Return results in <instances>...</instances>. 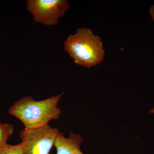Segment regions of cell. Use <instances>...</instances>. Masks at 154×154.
Here are the masks:
<instances>
[{"label":"cell","mask_w":154,"mask_h":154,"mask_svg":"<svg viewBox=\"0 0 154 154\" xmlns=\"http://www.w3.org/2000/svg\"><path fill=\"white\" fill-rule=\"evenodd\" d=\"M14 131L13 125L0 122V148L7 144V141Z\"/></svg>","instance_id":"obj_6"},{"label":"cell","mask_w":154,"mask_h":154,"mask_svg":"<svg viewBox=\"0 0 154 154\" xmlns=\"http://www.w3.org/2000/svg\"><path fill=\"white\" fill-rule=\"evenodd\" d=\"M63 49L75 63L88 69L101 63L105 57L101 38L89 28H79L75 34L69 36Z\"/></svg>","instance_id":"obj_2"},{"label":"cell","mask_w":154,"mask_h":154,"mask_svg":"<svg viewBox=\"0 0 154 154\" xmlns=\"http://www.w3.org/2000/svg\"><path fill=\"white\" fill-rule=\"evenodd\" d=\"M60 131L48 125L20 133L24 154H49Z\"/></svg>","instance_id":"obj_3"},{"label":"cell","mask_w":154,"mask_h":154,"mask_svg":"<svg viewBox=\"0 0 154 154\" xmlns=\"http://www.w3.org/2000/svg\"><path fill=\"white\" fill-rule=\"evenodd\" d=\"M26 3L27 11L33 20L46 26L57 24L69 7L67 0H28Z\"/></svg>","instance_id":"obj_4"},{"label":"cell","mask_w":154,"mask_h":154,"mask_svg":"<svg viewBox=\"0 0 154 154\" xmlns=\"http://www.w3.org/2000/svg\"><path fill=\"white\" fill-rule=\"evenodd\" d=\"M0 154H24L22 143L15 145L6 144L0 148Z\"/></svg>","instance_id":"obj_7"},{"label":"cell","mask_w":154,"mask_h":154,"mask_svg":"<svg viewBox=\"0 0 154 154\" xmlns=\"http://www.w3.org/2000/svg\"><path fill=\"white\" fill-rule=\"evenodd\" d=\"M63 94L40 101H36L30 96H25L14 103L8 112L19 119L25 129L42 127L51 120L59 119L61 110L57 105Z\"/></svg>","instance_id":"obj_1"},{"label":"cell","mask_w":154,"mask_h":154,"mask_svg":"<svg viewBox=\"0 0 154 154\" xmlns=\"http://www.w3.org/2000/svg\"><path fill=\"white\" fill-rule=\"evenodd\" d=\"M83 142L81 135L71 132L69 137L66 138L60 131L54 146L56 149V154H84L81 151V145Z\"/></svg>","instance_id":"obj_5"},{"label":"cell","mask_w":154,"mask_h":154,"mask_svg":"<svg viewBox=\"0 0 154 154\" xmlns=\"http://www.w3.org/2000/svg\"><path fill=\"white\" fill-rule=\"evenodd\" d=\"M149 13L152 20L154 22V5L152 6L150 8Z\"/></svg>","instance_id":"obj_8"},{"label":"cell","mask_w":154,"mask_h":154,"mask_svg":"<svg viewBox=\"0 0 154 154\" xmlns=\"http://www.w3.org/2000/svg\"><path fill=\"white\" fill-rule=\"evenodd\" d=\"M149 113H154V108H152L151 110H150Z\"/></svg>","instance_id":"obj_9"}]
</instances>
